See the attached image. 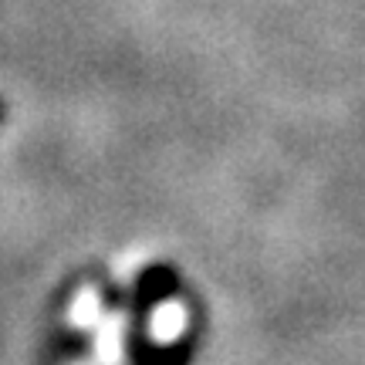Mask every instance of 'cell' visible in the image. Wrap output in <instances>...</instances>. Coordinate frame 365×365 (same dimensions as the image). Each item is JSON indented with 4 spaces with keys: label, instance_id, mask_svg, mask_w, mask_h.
<instances>
[{
    "label": "cell",
    "instance_id": "cell-1",
    "mask_svg": "<svg viewBox=\"0 0 365 365\" xmlns=\"http://www.w3.org/2000/svg\"><path fill=\"white\" fill-rule=\"evenodd\" d=\"M4 118H7V102L0 98V122H4Z\"/></svg>",
    "mask_w": 365,
    "mask_h": 365
}]
</instances>
